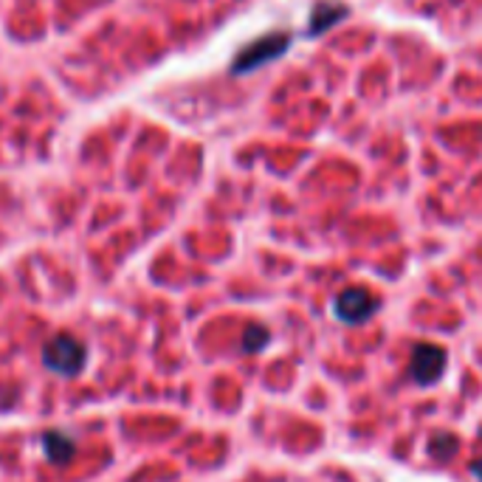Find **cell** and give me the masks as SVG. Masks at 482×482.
Returning a JSON list of instances; mask_svg holds the SVG:
<instances>
[{
	"label": "cell",
	"instance_id": "obj_1",
	"mask_svg": "<svg viewBox=\"0 0 482 482\" xmlns=\"http://www.w3.org/2000/svg\"><path fill=\"white\" fill-rule=\"evenodd\" d=\"M85 344L71 333H57L42 348V364L57 375H77L85 366Z\"/></svg>",
	"mask_w": 482,
	"mask_h": 482
},
{
	"label": "cell",
	"instance_id": "obj_2",
	"mask_svg": "<svg viewBox=\"0 0 482 482\" xmlns=\"http://www.w3.org/2000/svg\"><path fill=\"white\" fill-rule=\"evenodd\" d=\"M446 361L449 353L440 344H431V341H421L412 348V358H409V373L421 386H431L438 381L446 370Z\"/></svg>",
	"mask_w": 482,
	"mask_h": 482
},
{
	"label": "cell",
	"instance_id": "obj_3",
	"mask_svg": "<svg viewBox=\"0 0 482 482\" xmlns=\"http://www.w3.org/2000/svg\"><path fill=\"white\" fill-rule=\"evenodd\" d=\"M333 311L341 321H348V325H358V321L370 319L378 311V300L364 288H344L336 293L333 300Z\"/></svg>",
	"mask_w": 482,
	"mask_h": 482
},
{
	"label": "cell",
	"instance_id": "obj_4",
	"mask_svg": "<svg viewBox=\"0 0 482 482\" xmlns=\"http://www.w3.org/2000/svg\"><path fill=\"white\" fill-rule=\"evenodd\" d=\"M285 45H288V37H285V34H283V37H280V34H273V37H265V40L255 42V45H251V49H246V51L235 60V71H237V74L251 71V68L263 65L265 60L283 54V51H285Z\"/></svg>",
	"mask_w": 482,
	"mask_h": 482
},
{
	"label": "cell",
	"instance_id": "obj_5",
	"mask_svg": "<svg viewBox=\"0 0 482 482\" xmlns=\"http://www.w3.org/2000/svg\"><path fill=\"white\" fill-rule=\"evenodd\" d=\"M42 451L45 457H49V463L54 466H65V463H71L74 460V454H77V443L71 434H65V431H45L42 434Z\"/></svg>",
	"mask_w": 482,
	"mask_h": 482
},
{
	"label": "cell",
	"instance_id": "obj_6",
	"mask_svg": "<svg viewBox=\"0 0 482 482\" xmlns=\"http://www.w3.org/2000/svg\"><path fill=\"white\" fill-rule=\"evenodd\" d=\"M268 341H271V333L263 325H248L246 333H243V350L246 353H260V350L268 348Z\"/></svg>",
	"mask_w": 482,
	"mask_h": 482
},
{
	"label": "cell",
	"instance_id": "obj_7",
	"mask_svg": "<svg viewBox=\"0 0 482 482\" xmlns=\"http://www.w3.org/2000/svg\"><path fill=\"white\" fill-rule=\"evenodd\" d=\"M429 451L431 457H438V460H451L457 451V438L454 434H438V438H431Z\"/></svg>",
	"mask_w": 482,
	"mask_h": 482
},
{
	"label": "cell",
	"instance_id": "obj_8",
	"mask_svg": "<svg viewBox=\"0 0 482 482\" xmlns=\"http://www.w3.org/2000/svg\"><path fill=\"white\" fill-rule=\"evenodd\" d=\"M471 474H474L477 482H482V457H477V460L471 463Z\"/></svg>",
	"mask_w": 482,
	"mask_h": 482
}]
</instances>
